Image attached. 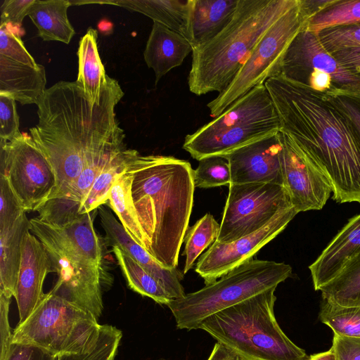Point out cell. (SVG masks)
I'll use <instances>...</instances> for the list:
<instances>
[{
    "label": "cell",
    "instance_id": "obj_18",
    "mask_svg": "<svg viewBox=\"0 0 360 360\" xmlns=\"http://www.w3.org/2000/svg\"><path fill=\"white\" fill-rule=\"evenodd\" d=\"M280 122H257L229 128L209 135L188 134L183 148L197 160L221 156L281 131Z\"/></svg>",
    "mask_w": 360,
    "mask_h": 360
},
{
    "label": "cell",
    "instance_id": "obj_37",
    "mask_svg": "<svg viewBox=\"0 0 360 360\" xmlns=\"http://www.w3.org/2000/svg\"><path fill=\"white\" fill-rule=\"evenodd\" d=\"M326 94L346 115L360 140V89L335 88Z\"/></svg>",
    "mask_w": 360,
    "mask_h": 360
},
{
    "label": "cell",
    "instance_id": "obj_12",
    "mask_svg": "<svg viewBox=\"0 0 360 360\" xmlns=\"http://www.w3.org/2000/svg\"><path fill=\"white\" fill-rule=\"evenodd\" d=\"M298 214L294 207L279 212L259 230L226 243L215 241L199 259L195 271L209 285L233 269L252 259L266 244L282 232Z\"/></svg>",
    "mask_w": 360,
    "mask_h": 360
},
{
    "label": "cell",
    "instance_id": "obj_22",
    "mask_svg": "<svg viewBox=\"0 0 360 360\" xmlns=\"http://www.w3.org/2000/svg\"><path fill=\"white\" fill-rule=\"evenodd\" d=\"M193 46L182 35L153 22L143 53L145 62L155 75V85L172 69L182 64Z\"/></svg>",
    "mask_w": 360,
    "mask_h": 360
},
{
    "label": "cell",
    "instance_id": "obj_3",
    "mask_svg": "<svg viewBox=\"0 0 360 360\" xmlns=\"http://www.w3.org/2000/svg\"><path fill=\"white\" fill-rule=\"evenodd\" d=\"M127 169L132 176L131 197L148 252L162 266L177 268L193 205L194 170L188 161L138 151Z\"/></svg>",
    "mask_w": 360,
    "mask_h": 360
},
{
    "label": "cell",
    "instance_id": "obj_36",
    "mask_svg": "<svg viewBox=\"0 0 360 360\" xmlns=\"http://www.w3.org/2000/svg\"><path fill=\"white\" fill-rule=\"evenodd\" d=\"M195 187L208 188L230 185L231 169L228 160L223 156H211L199 160L193 172Z\"/></svg>",
    "mask_w": 360,
    "mask_h": 360
},
{
    "label": "cell",
    "instance_id": "obj_34",
    "mask_svg": "<svg viewBox=\"0 0 360 360\" xmlns=\"http://www.w3.org/2000/svg\"><path fill=\"white\" fill-rule=\"evenodd\" d=\"M220 224L210 214H205L196 221L184 237L185 249L184 255L186 262L183 273L186 274L194 265L196 259L202 252L217 240Z\"/></svg>",
    "mask_w": 360,
    "mask_h": 360
},
{
    "label": "cell",
    "instance_id": "obj_17",
    "mask_svg": "<svg viewBox=\"0 0 360 360\" xmlns=\"http://www.w3.org/2000/svg\"><path fill=\"white\" fill-rule=\"evenodd\" d=\"M101 226L108 241L120 248L148 273L155 277L165 288L173 300L186 295L181 284L184 273L177 268L162 266L146 249L134 240L126 232L112 212L104 207H98Z\"/></svg>",
    "mask_w": 360,
    "mask_h": 360
},
{
    "label": "cell",
    "instance_id": "obj_21",
    "mask_svg": "<svg viewBox=\"0 0 360 360\" xmlns=\"http://www.w3.org/2000/svg\"><path fill=\"white\" fill-rule=\"evenodd\" d=\"M238 0H190L188 41L193 49L221 33L231 22Z\"/></svg>",
    "mask_w": 360,
    "mask_h": 360
},
{
    "label": "cell",
    "instance_id": "obj_47",
    "mask_svg": "<svg viewBox=\"0 0 360 360\" xmlns=\"http://www.w3.org/2000/svg\"><path fill=\"white\" fill-rule=\"evenodd\" d=\"M332 0H299L300 9L305 22L323 9Z\"/></svg>",
    "mask_w": 360,
    "mask_h": 360
},
{
    "label": "cell",
    "instance_id": "obj_15",
    "mask_svg": "<svg viewBox=\"0 0 360 360\" xmlns=\"http://www.w3.org/2000/svg\"><path fill=\"white\" fill-rule=\"evenodd\" d=\"M281 131L223 156L230 165L231 184L270 183L283 186Z\"/></svg>",
    "mask_w": 360,
    "mask_h": 360
},
{
    "label": "cell",
    "instance_id": "obj_32",
    "mask_svg": "<svg viewBox=\"0 0 360 360\" xmlns=\"http://www.w3.org/2000/svg\"><path fill=\"white\" fill-rule=\"evenodd\" d=\"M355 25H360V0H332L304 28L319 34L328 28Z\"/></svg>",
    "mask_w": 360,
    "mask_h": 360
},
{
    "label": "cell",
    "instance_id": "obj_49",
    "mask_svg": "<svg viewBox=\"0 0 360 360\" xmlns=\"http://www.w3.org/2000/svg\"><path fill=\"white\" fill-rule=\"evenodd\" d=\"M309 360H336V359L333 349L330 348L326 352L310 355Z\"/></svg>",
    "mask_w": 360,
    "mask_h": 360
},
{
    "label": "cell",
    "instance_id": "obj_7",
    "mask_svg": "<svg viewBox=\"0 0 360 360\" xmlns=\"http://www.w3.org/2000/svg\"><path fill=\"white\" fill-rule=\"evenodd\" d=\"M284 262L250 259L200 290L172 301L171 310L178 329H198L207 316L278 285L292 276Z\"/></svg>",
    "mask_w": 360,
    "mask_h": 360
},
{
    "label": "cell",
    "instance_id": "obj_25",
    "mask_svg": "<svg viewBox=\"0 0 360 360\" xmlns=\"http://www.w3.org/2000/svg\"><path fill=\"white\" fill-rule=\"evenodd\" d=\"M30 221L25 212L8 229L0 231V292L15 297L22 259V245Z\"/></svg>",
    "mask_w": 360,
    "mask_h": 360
},
{
    "label": "cell",
    "instance_id": "obj_31",
    "mask_svg": "<svg viewBox=\"0 0 360 360\" xmlns=\"http://www.w3.org/2000/svg\"><path fill=\"white\" fill-rule=\"evenodd\" d=\"M136 152V150L128 148L104 168L83 200L80 207L81 214L96 210L107 203L114 182L125 171L129 160Z\"/></svg>",
    "mask_w": 360,
    "mask_h": 360
},
{
    "label": "cell",
    "instance_id": "obj_27",
    "mask_svg": "<svg viewBox=\"0 0 360 360\" xmlns=\"http://www.w3.org/2000/svg\"><path fill=\"white\" fill-rule=\"evenodd\" d=\"M97 31L89 27L81 38L77 51L78 75L76 82L92 104L98 103L108 75L100 58Z\"/></svg>",
    "mask_w": 360,
    "mask_h": 360
},
{
    "label": "cell",
    "instance_id": "obj_26",
    "mask_svg": "<svg viewBox=\"0 0 360 360\" xmlns=\"http://www.w3.org/2000/svg\"><path fill=\"white\" fill-rule=\"evenodd\" d=\"M68 0H35L28 15L44 41H58L68 44L75 34L68 17Z\"/></svg>",
    "mask_w": 360,
    "mask_h": 360
},
{
    "label": "cell",
    "instance_id": "obj_38",
    "mask_svg": "<svg viewBox=\"0 0 360 360\" xmlns=\"http://www.w3.org/2000/svg\"><path fill=\"white\" fill-rule=\"evenodd\" d=\"M0 56L32 67L38 65L25 49L20 37L7 24L0 25Z\"/></svg>",
    "mask_w": 360,
    "mask_h": 360
},
{
    "label": "cell",
    "instance_id": "obj_35",
    "mask_svg": "<svg viewBox=\"0 0 360 360\" xmlns=\"http://www.w3.org/2000/svg\"><path fill=\"white\" fill-rule=\"evenodd\" d=\"M122 337V331L115 326L101 325L98 337L88 349L59 356L57 360H114Z\"/></svg>",
    "mask_w": 360,
    "mask_h": 360
},
{
    "label": "cell",
    "instance_id": "obj_48",
    "mask_svg": "<svg viewBox=\"0 0 360 360\" xmlns=\"http://www.w3.org/2000/svg\"><path fill=\"white\" fill-rule=\"evenodd\" d=\"M207 360H241L239 356L225 345L217 342Z\"/></svg>",
    "mask_w": 360,
    "mask_h": 360
},
{
    "label": "cell",
    "instance_id": "obj_9",
    "mask_svg": "<svg viewBox=\"0 0 360 360\" xmlns=\"http://www.w3.org/2000/svg\"><path fill=\"white\" fill-rule=\"evenodd\" d=\"M305 22L298 0L264 33L229 86L207 104L211 116H219L250 90L278 75L288 45Z\"/></svg>",
    "mask_w": 360,
    "mask_h": 360
},
{
    "label": "cell",
    "instance_id": "obj_43",
    "mask_svg": "<svg viewBox=\"0 0 360 360\" xmlns=\"http://www.w3.org/2000/svg\"><path fill=\"white\" fill-rule=\"evenodd\" d=\"M11 298L0 292V360H6L13 344L8 319Z\"/></svg>",
    "mask_w": 360,
    "mask_h": 360
},
{
    "label": "cell",
    "instance_id": "obj_16",
    "mask_svg": "<svg viewBox=\"0 0 360 360\" xmlns=\"http://www.w3.org/2000/svg\"><path fill=\"white\" fill-rule=\"evenodd\" d=\"M53 273L50 257L41 242L28 231L22 245V259L15 299L22 323L34 311L45 293L46 275Z\"/></svg>",
    "mask_w": 360,
    "mask_h": 360
},
{
    "label": "cell",
    "instance_id": "obj_13",
    "mask_svg": "<svg viewBox=\"0 0 360 360\" xmlns=\"http://www.w3.org/2000/svg\"><path fill=\"white\" fill-rule=\"evenodd\" d=\"M314 71L330 75L336 88L360 89V79L344 68L323 47L318 34L303 27L288 45L278 75L304 84Z\"/></svg>",
    "mask_w": 360,
    "mask_h": 360
},
{
    "label": "cell",
    "instance_id": "obj_24",
    "mask_svg": "<svg viewBox=\"0 0 360 360\" xmlns=\"http://www.w3.org/2000/svg\"><path fill=\"white\" fill-rule=\"evenodd\" d=\"M90 3L111 4L141 13L151 18L153 22L163 25L186 39L188 38L190 0L86 1V4Z\"/></svg>",
    "mask_w": 360,
    "mask_h": 360
},
{
    "label": "cell",
    "instance_id": "obj_28",
    "mask_svg": "<svg viewBox=\"0 0 360 360\" xmlns=\"http://www.w3.org/2000/svg\"><path fill=\"white\" fill-rule=\"evenodd\" d=\"M131 174L126 168L114 182L107 202L118 217L126 232L148 251V243L140 226L131 197Z\"/></svg>",
    "mask_w": 360,
    "mask_h": 360
},
{
    "label": "cell",
    "instance_id": "obj_4",
    "mask_svg": "<svg viewBox=\"0 0 360 360\" xmlns=\"http://www.w3.org/2000/svg\"><path fill=\"white\" fill-rule=\"evenodd\" d=\"M96 210L62 227L32 218L30 232L43 244L58 280L52 290L58 296L92 314H103V252L94 227Z\"/></svg>",
    "mask_w": 360,
    "mask_h": 360
},
{
    "label": "cell",
    "instance_id": "obj_42",
    "mask_svg": "<svg viewBox=\"0 0 360 360\" xmlns=\"http://www.w3.org/2000/svg\"><path fill=\"white\" fill-rule=\"evenodd\" d=\"M35 0H4L1 4V25L21 26Z\"/></svg>",
    "mask_w": 360,
    "mask_h": 360
},
{
    "label": "cell",
    "instance_id": "obj_40",
    "mask_svg": "<svg viewBox=\"0 0 360 360\" xmlns=\"http://www.w3.org/2000/svg\"><path fill=\"white\" fill-rule=\"evenodd\" d=\"M318 35L329 53L342 47L360 46V25L328 28Z\"/></svg>",
    "mask_w": 360,
    "mask_h": 360
},
{
    "label": "cell",
    "instance_id": "obj_19",
    "mask_svg": "<svg viewBox=\"0 0 360 360\" xmlns=\"http://www.w3.org/2000/svg\"><path fill=\"white\" fill-rule=\"evenodd\" d=\"M360 254V214L350 218L309 266L315 290L334 279Z\"/></svg>",
    "mask_w": 360,
    "mask_h": 360
},
{
    "label": "cell",
    "instance_id": "obj_39",
    "mask_svg": "<svg viewBox=\"0 0 360 360\" xmlns=\"http://www.w3.org/2000/svg\"><path fill=\"white\" fill-rule=\"evenodd\" d=\"M25 212L7 179L0 174V231L10 229Z\"/></svg>",
    "mask_w": 360,
    "mask_h": 360
},
{
    "label": "cell",
    "instance_id": "obj_14",
    "mask_svg": "<svg viewBox=\"0 0 360 360\" xmlns=\"http://www.w3.org/2000/svg\"><path fill=\"white\" fill-rule=\"evenodd\" d=\"M281 136L283 186L292 205L297 213L321 210L333 193L328 180L288 135Z\"/></svg>",
    "mask_w": 360,
    "mask_h": 360
},
{
    "label": "cell",
    "instance_id": "obj_33",
    "mask_svg": "<svg viewBox=\"0 0 360 360\" xmlns=\"http://www.w3.org/2000/svg\"><path fill=\"white\" fill-rule=\"evenodd\" d=\"M319 318L335 335L360 338V307H345L322 298Z\"/></svg>",
    "mask_w": 360,
    "mask_h": 360
},
{
    "label": "cell",
    "instance_id": "obj_23",
    "mask_svg": "<svg viewBox=\"0 0 360 360\" xmlns=\"http://www.w3.org/2000/svg\"><path fill=\"white\" fill-rule=\"evenodd\" d=\"M43 65L32 67L0 56V94L22 105L38 104L46 89Z\"/></svg>",
    "mask_w": 360,
    "mask_h": 360
},
{
    "label": "cell",
    "instance_id": "obj_20",
    "mask_svg": "<svg viewBox=\"0 0 360 360\" xmlns=\"http://www.w3.org/2000/svg\"><path fill=\"white\" fill-rule=\"evenodd\" d=\"M265 122L280 121L270 94L262 84L250 90L194 133L209 135L231 127Z\"/></svg>",
    "mask_w": 360,
    "mask_h": 360
},
{
    "label": "cell",
    "instance_id": "obj_2",
    "mask_svg": "<svg viewBox=\"0 0 360 360\" xmlns=\"http://www.w3.org/2000/svg\"><path fill=\"white\" fill-rule=\"evenodd\" d=\"M264 85L285 133L328 180L333 199L360 205V140L326 94L281 75Z\"/></svg>",
    "mask_w": 360,
    "mask_h": 360
},
{
    "label": "cell",
    "instance_id": "obj_45",
    "mask_svg": "<svg viewBox=\"0 0 360 360\" xmlns=\"http://www.w3.org/2000/svg\"><path fill=\"white\" fill-rule=\"evenodd\" d=\"M330 53L344 68L360 79V46L342 47Z\"/></svg>",
    "mask_w": 360,
    "mask_h": 360
},
{
    "label": "cell",
    "instance_id": "obj_41",
    "mask_svg": "<svg viewBox=\"0 0 360 360\" xmlns=\"http://www.w3.org/2000/svg\"><path fill=\"white\" fill-rule=\"evenodd\" d=\"M0 141H11L21 136L15 101L0 94Z\"/></svg>",
    "mask_w": 360,
    "mask_h": 360
},
{
    "label": "cell",
    "instance_id": "obj_29",
    "mask_svg": "<svg viewBox=\"0 0 360 360\" xmlns=\"http://www.w3.org/2000/svg\"><path fill=\"white\" fill-rule=\"evenodd\" d=\"M112 252L132 290L160 304L168 306L174 301L161 283L120 248L113 245Z\"/></svg>",
    "mask_w": 360,
    "mask_h": 360
},
{
    "label": "cell",
    "instance_id": "obj_6",
    "mask_svg": "<svg viewBox=\"0 0 360 360\" xmlns=\"http://www.w3.org/2000/svg\"><path fill=\"white\" fill-rule=\"evenodd\" d=\"M276 288L205 318L198 326L241 360H309L279 326L274 314Z\"/></svg>",
    "mask_w": 360,
    "mask_h": 360
},
{
    "label": "cell",
    "instance_id": "obj_46",
    "mask_svg": "<svg viewBox=\"0 0 360 360\" xmlns=\"http://www.w3.org/2000/svg\"><path fill=\"white\" fill-rule=\"evenodd\" d=\"M6 360H57V357L34 346L12 344Z\"/></svg>",
    "mask_w": 360,
    "mask_h": 360
},
{
    "label": "cell",
    "instance_id": "obj_11",
    "mask_svg": "<svg viewBox=\"0 0 360 360\" xmlns=\"http://www.w3.org/2000/svg\"><path fill=\"white\" fill-rule=\"evenodd\" d=\"M0 174L7 179L25 212H35L56 186L50 164L25 133L11 141H0Z\"/></svg>",
    "mask_w": 360,
    "mask_h": 360
},
{
    "label": "cell",
    "instance_id": "obj_44",
    "mask_svg": "<svg viewBox=\"0 0 360 360\" xmlns=\"http://www.w3.org/2000/svg\"><path fill=\"white\" fill-rule=\"evenodd\" d=\"M330 348L336 360H360V338L334 334Z\"/></svg>",
    "mask_w": 360,
    "mask_h": 360
},
{
    "label": "cell",
    "instance_id": "obj_10",
    "mask_svg": "<svg viewBox=\"0 0 360 360\" xmlns=\"http://www.w3.org/2000/svg\"><path fill=\"white\" fill-rule=\"evenodd\" d=\"M293 207L283 186L270 183L230 184L215 241L230 243L268 224L279 212Z\"/></svg>",
    "mask_w": 360,
    "mask_h": 360
},
{
    "label": "cell",
    "instance_id": "obj_5",
    "mask_svg": "<svg viewBox=\"0 0 360 360\" xmlns=\"http://www.w3.org/2000/svg\"><path fill=\"white\" fill-rule=\"evenodd\" d=\"M298 0H238L228 26L207 43L193 49L188 75L196 95L223 92L269 28Z\"/></svg>",
    "mask_w": 360,
    "mask_h": 360
},
{
    "label": "cell",
    "instance_id": "obj_8",
    "mask_svg": "<svg viewBox=\"0 0 360 360\" xmlns=\"http://www.w3.org/2000/svg\"><path fill=\"white\" fill-rule=\"evenodd\" d=\"M101 325L95 316L50 291L13 332L12 343L31 345L58 357L88 349Z\"/></svg>",
    "mask_w": 360,
    "mask_h": 360
},
{
    "label": "cell",
    "instance_id": "obj_1",
    "mask_svg": "<svg viewBox=\"0 0 360 360\" xmlns=\"http://www.w3.org/2000/svg\"><path fill=\"white\" fill-rule=\"evenodd\" d=\"M123 96L110 77L98 103L92 104L76 81L46 89L30 133L56 176L48 200L66 197L84 169L127 149L115 112Z\"/></svg>",
    "mask_w": 360,
    "mask_h": 360
},
{
    "label": "cell",
    "instance_id": "obj_30",
    "mask_svg": "<svg viewBox=\"0 0 360 360\" xmlns=\"http://www.w3.org/2000/svg\"><path fill=\"white\" fill-rule=\"evenodd\" d=\"M321 297L345 307H360V254L320 290Z\"/></svg>",
    "mask_w": 360,
    "mask_h": 360
}]
</instances>
